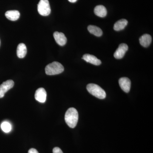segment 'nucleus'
<instances>
[{
    "label": "nucleus",
    "mask_w": 153,
    "mask_h": 153,
    "mask_svg": "<svg viewBox=\"0 0 153 153\" xmlns=\"http://www.w3.org/2000/svg\"><path fill=\"white\" fill-rule=\"evenodd\" d=\"M56 43L60 46H63L67 42V38L63 33L55 32L53 34Z\"/></svg>",
    "instance_id": "nucleus-9"
},
{
    "label": "nucleus",
    "mask_w": 153,
    "mask_h": 153,
    "mask_svg": "<svg viewBox=\"0 0 153 153\" xmlns=\"http://www.w3.org/2000/svg\"><path fill=\"white\" fill-rule=\"evenodd\" d=\"M1 128L5 133H9L12 130V126L10 123L8 122H4L1 124Z\"/></svg>",
    "instance_id": "nucleus-17"
},
{
    "label": "nucleus",
    "mask_w": 153,
    "mask_h": 153,
    "mask_svg": "<svg viewBox=\"0 0 153 153\" xmlns=\"http://www.w3.org/2000/svg\"><path fill=\"white\" fill-rule=\"evenodd\" d=\"M27 53V49L26 45L23 43H21L18 45L17 49V56L20 58L25 57Z\"/></svg>",
    "instance_id": "nucleus-12"
},
{
    "label": "nucleus",
    "mask_w": 153,
    "mask_h": 153,
    "mask_svg": "<svg viewBox=\"0 0 153 153\" xmlns=\"http://www.w3.org/2000/svg\"><path fill=\"white\" fill-rule=\"evenodd\" d=\"M128 50V46L126 44H121L114 54L115 58L117 59L122 58L125 55L126 52Z\"/></svg>",
    "instance_id": "nucleus-6"
},
{
    "label": "nucleus",
    "mask_w": 153,
    "mask_h": 153,
    "mask_svg": "<svg viewBox=\"0 0 153 153\" xmlns=\"http://www.w3.org/2000/svg\"><path fill=\"white\" fill-rule=\"evenodd\" d=\"M53 153H63V152L60 148L55 147L53 149Z\"/></svg>",
    "instance_id": "nucleus-18"
},
{
    "label": "nucleus",
    "mask_w": 153,
    "mask_h": 153,
    "mask_svg": "<svg viewBox=\"0 0 153 153\" xmlns=\"http://www.w3.org/2000/svg\"><path fill=\"white\" fill-rule=\"evenodd\" d=\"M128 22L126 19H123L116 22L114 26V29L115 31H119L123 30L128 25Z\"/></svg>",
    "instance_id": "nucleus-15"
},
{
    "label": "nucleus",
    "mask_w": 153,
    "mask_h": 153,
    "mask_svg": "<svg viewBox=\"0 0 153 153\" xmlns=\"http://www.w3.org/2000/svg\"><path fill=\"white\" fill-rule=\"evenodd\" d=\"M68 1L71 3H75L77 0H68Z\"/></svg>",
    "instance_id": "nucleus-20"
},
{
    "label": "nucleus",
    "mask_w": 153,
    "mask_h": 153,
    "mask_svg": "<svg viewBox=\"0 0 153 153\" xmlns=\"http://www.w3.org/2000/svg\"><path fill=\"white\" fill-rule=\"evenodd\" d=\"M6 18L12 21H16L19 19L20 13L17 10H10L5 13Z\"/></svg>",
    "instance_id": "nucleus-14"
},
{
    "label": "nucleus",
    "mask_w": 153,
    "mask_h": 153,
    "mask_svg": "<svg viewBox=\"0 0 153 153\" xmlns=\"http://www.w3.org/2000/svg\"><path fill=\"white\" fill-rule=\"evenodd\" d=\"M94 13L97 16L103 18L106 16L107 11L106 8L102 5H98L95 7Z\"/></svg>",
    "instance_id": "nucleus-13"
},
{
    "label": "nucleus",
    "mask_w": 153,
    "mask_h": 153,
    "mask_svg": "<svg viewBox=\"0 0 153 153\" xmlns=\"http://www.w3.org/2000/svg\"><path fill=\"white\" fill-rule=\"evenodd\" d=\"M47 94L46 90L43 88H40L36 90L35 94V99L36 100L42 103L46 101Z\"/></svg>",
    "instance_id": "nucleus-8"
},
{
    "label": "nucleus",
    "mask_w": 153,
    "mask_h": 153,
    "mask_svg": "<svg viewBox=\"0 0 153 153\" xmlns=\"http://www.w3.org/2000/svg\"><path fill=\"white\" fill-rule=\"evenodd\" d=\"M119 83L121 89L126 93H128L130 90L131 82L129 78L124 77L119 80Z\"/></svg>",
    "instance_id": "nucleus-7"
},
{
    "label": "nucleus",
    "mask_w": 153,
    "mask_h": 153,
    "mask_svg": "<svg viewBox=\"0 0 153 153\" xmlns=\"http://www.w3.org/2000/svg\"><path fill=\"white\" fill-rule=\"evenodd\" d=\"M0 46H1V40H0Z\"/></svg>",
    "instance_id": "nucleus-21"
},
{
    "label": "nucleus",
    "mask_w": 153,
    "mask_h": 153,
    "mask_svg": "<svg viewBox=\"0 0 153 153\" xmlns=\"http://www.w3.org/2000/svg\"><path fill=\"white\" fill-rule=\"evenodd\" d=\"M82 59L85 60L86 62L96 65V66H99L101 64V60L98 59L94 55H90V54H85L83 55Z\"/></svg>",
    "instance_id": "nucleus-10"
},
{
    "label": "nucleus",
    "mask_w": 153,
    "mask_h": 153,
    "mask_svg": "<svg viewBox=\"0 0 153 153\" xmlns=\"http://www.w3.org/2000/svg\"><path fill=\"white\" fill-rule=\"evenodd\" d=\"M139 41L140 44L143 47H147L152 43V37L149 34H144L140 38Z\"/></svg>",
    "instance_id": "nucleus-11"
},
{
    "label": "nucleus",
    "mask_w": 153,
    "mask_h": 153,
    "mask_svg": "<svg viewBox=\"0 0 153 153\" xmlns=\"http://www.w3.org/2000/svg\"><path fill=\"white\" fill-rule=\"evenodd\" d=\"M64 69V67L61 63L55 61L46 66L45 72L47 75H56L62 73Z\"/></svg>",
    "instance_id": "nucleus-2"
},
{
    "label": "nucleus",
    "mask_w": 153,
    "mask_h": 153,
    "mask_svg": "<svg viewBox=\"0 0 153 153\" xmlns=\"http://www.w3.org/2000/svg\"><path fill=\"white\" fill-rule=\"evenodd\" d=\"M28 153H39V152H38V151L36 149L32 148V149H30L29 150Z\"/></svg>",
    "instance_id": "nucleus-19"
},
{
    "label": "nucleus",
    "mask_w": 153,
    "mask_h": 153,
    "mask_svg": "<svg viewBox=\"0 0 153 153\" xmlns=\"http://www.w3.org/2000/svg\"><path fill=\"white\" fill-rule=\"evenodd\" d=\"M88 30L89 33L97 37H100L102 35V31L101 29L98 27L90 25L88 27Z\"/></svg>",
    "instance_id": "nucleus-16"
},
{
    "label": "nucleus",
    "mask_w": 153,
    "mask_h": 153,
    "mask_svg": "<svg viewBox=\"0 0 153 153\" xmlns=\"http://www.w3.org/2000/svg\"><path fill=\"white\" fill-rule=\"evenodd\" d=\"M38 13L42 16H47L51 13V8L48 0H40L38 5Z\"/></svg>",
    "instance_id": "nucleus-4"
},
{
    "label": "nucleus",
    "mask_w": 153,
    "mask_h": 153,
    "mask_svg": "<svg viewBox=\"0 0 153 153\" xmlns=\"http://www.w3.org/2000/svg\"><path fill=\"white\" fill-rule=\"evenodd\" d=\"M65 120L69 127L71 128L75 127L78 120V113L77 110L74 108H68L65 114Z\"/></svg>",
    "instance_id": "nucleus-1"
},
{
    "label": "nucleus",
    "mask_w": 153,
    "mask_h": 153,
    "mask_svg": "<svg viewBox=\"0 0 153 153\" xmlns=\"http://www.w3.org/2000/svg\"><path fill=\"white\" fill-rule=\"evenodd\" d=\"M14 85V81L11 79H9L3 82L0 85V98L4 97L5 94L13 87Z\"/></svg>",
    "instance_id": "nucleus-5"
},
{
    "label": "nucleus",
    "mask_w": 153,
    "mask_h": 153,
    "mask_svg": "<svg viewBox=\"0 0 153 153\" xmlns=\"http://www.w3.org/2000/svg\"><path fill=\"white\" fill-rule=\"evenodd\" d=\"M86 88L89 93L97 98L103 99L106 97L105 91L97 84L90 83L87 85Z\"/></svg>",
    "instance_id": "nucleus-3"
}]
</instances>
